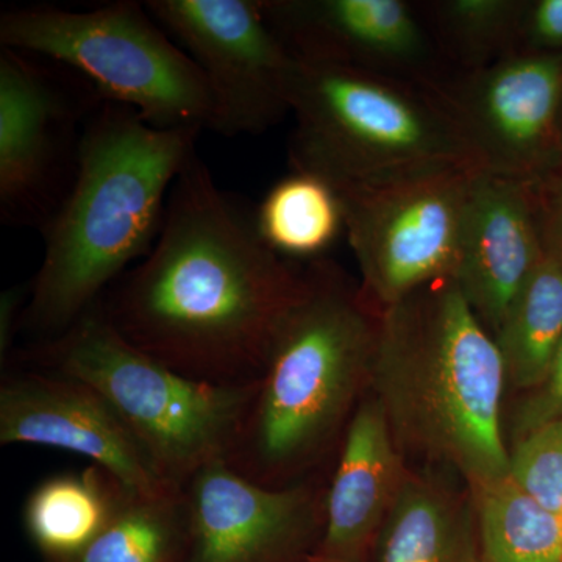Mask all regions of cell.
Segmentation results:
<instances>
[{"mask_svg":"<svg viewBox=\"0 0 562 562\" xmlns=\"http://www.w3.org/2000/svg\"><path fill=\"white\" fill-rule=\"evenodd\" d=\"M379 328L361 283L335 262L308 261L225 460L233 471L268 487L321 476L371 390Z\"/></svg>","mask_w":562,"mask_h":562,"instance_id":"cell-4","label":"cell"},{"mask_svg":"<svg viewBox=\"0 0 562 562\" xmlns=\"http://www.w3.org/2000/svg\"><path fill=\"white\" fill-rule=\"evenodd\" d=\"M302 284L303 269L266 244L255 214L194 155L154 247L98 306L125 341L180 375L247 386L260 380Z\"/></svg>","mask_w":562,"mask_h":562,"instance_id":"cell-1","label":"cell"},{"mask_svg":"<svg viewBox=\"0 0 562 562\" xmlns=\"http://www.w3.org/2000/svg\"><path fill=\"white\" fill-rule=\"evenodd\" d=\"M70 110L21 52H0V209L5 221L49 220Z\"/></svg>","mask_w":562,"mask_h":562,"instance_id":"cell-16","label":"cell"},{"mask_svg":"<svg viewBox=\"0 0 562 562\" xmlns=\"http://www.w3.org/2000/svg\"><path fill=\"white\" fill-rule=\"evenodd\" d=\"M21 361L94 387L177 491L205 465L227 460L257 386L180 375L125 341L98 303L57 338L33 344Z\"/></svg>","mask_w":562,"mask_h":562,"instance_id":"cell-6","label":"cell"},{"mask_svg":"<svg viewBox=\"0 0 562 562\" xmlns=\"http://www.w3.org/2000/svg\"><path fill=\"white\" fill-rule=\"evenodd\" d=\"M27 290L24 286L11 288L3 292L0 297V357L2 362L9 357L11 342H13L16 327H21V308L24 310V303Z\"/></svg>","mask_w":562,"mask_h":562,"instance_id":"cell-28","label":"cell"},{"mask_svg":"<svg viewBox=\"0 0 562 562\" xmlns=\"http://www.w3.org/2000/svg\"><path fill=\"white\" fill-rule=\"evenodd\" d=\"M494 338L509 386L522 392L538 386L562 341V261L554 255L547 251Z\"/></svg>","mask_w":562,"mask_h":562,"instance_id":"cell-19","label":"cell"},{"mask_svg":"<svg viewBox=\"0 0 562 562\" xmlns=\"http://www.w3.org/2000/svg\"><path fill=\"white\" fill-rule=\"evenodd\" d=\"M546 255L536 184L476 171L454 281L492 336Z\"/></svg>","mask_w":562,"mask_h":562,"instance_id":"cell-14","label":"cell"},{"mask_svg":"<svg viewBox=\"0 0 562 562\" xmlns=\"http://www.w3.org/2000/svg\"><path fill=\"white\" fill-rule=\"evenodd\" d=\"M509 479L543 508L562 516V420L513 443Z\"/></svg>","mask_w":562,"mask_h":562,"instance_id":"cell-24","label":"cell"},{"mask_svg":"<svg viewBox=\"0 0 562 562\" xmlns=\"http://www.w3.org/2000/svg\"><path fill=\"white\" fill-rule=\"evenodd\" d=\"M128 492L94 464L83 472L50 476L25 502V532L44 562L70 560L98 538Z\"/></svg>","mask_w":562,"mask_h":562,"instance_id":"cell-18","label":"cell"},{"mask_svg":"<svg viewBox=\"0 0 562 562\" xmlns=\"http://www.w3.org/2000/svg\"><path fill=\"white\" fill-rule=\"evenodd\" d=\"M479 562H562V516L512 482L473 487Z\"/></svg>","mask_w":562,"mask_h":562,"instance_id":"cell-20","label":"cell"},{"mask_svg":"<svg viewBox=\"0 0 562 562\" xmlns=\"http://www.w3.org/2000/svg\"><path fill=\"white\" fill-rule=\"evenodd\" d=\"M157 24L136 2L90 11L25 7L2 14L0 43L76 69L103 101L155 127L211 128L213 98L201 69Z\"/></svg>","mask_w":562,"mask_h":562,"instance_id":"cell-7","label":"cell"},{"mask_svg":"<svg viewBox=\"0 0 562 562\" xmlns=\"http://www.w3.org/2000/svg\"><path fill=\"white\" fill-rule=\"evenodd\" d=\"M328 482L268 487L211 462L181 487V562H306L324 528Z\"/></svg>","mask_w":562,"mask_h":562,"instance_id":"cell-11","label":"cell"},{"mask_svg":"<svg viewBox=\"0 0 562 562\" xmlns=\"http://www.w3.org/2000/svg\"><path fill=\"white\" fill-rule=\"evenodd\" d=\"M479 171L539 184L562 155V54L514 52L442 90Z\"/></svg>","mask_w":562,"mask_h":562,"instance_id":"cell-10","label":"cell"},{"mask_svg":"<svg viewBox=\"0 0 562 562\" xmlns=\"http://www.w3.org/2000/svg\"><path fill=\"white\" fill-rule=\"evenodd\" d=\"M417 9L443 60L469 72L513 54L522 0H427Z\"/></svg>","mask_w":562,"mask_h":562,"instance_id":"cell-22","label":"cell"},{"mask_svg":"<svg viewBox=\"0 0 562 562\" xmlns=\"http://www.w3.org/2000/svg\"><path fill=\"white\" fill-rule=\"evenodd\" d=\"M183 546L181 491L166 497L128 492L98 538L61 562H181Z\"/></svg>","mask_w":562,"mask_h":562,"instance_id":"cell-23","label":"cell"},{"mask_svg":"<svg viewBox=\"0 0 562 562\" xmlns=\"http://www.w3.org/2000/svg\"><path fill=\"white\" fill-rule=\"evenodd\" d=\"M373 562H479L471 494L458 497L432 475L408 471Z\"/></svg>","mask_w":562,"mask_h":562,"instance_id":"cell-17","label":"cell"},{"mask_svg":"<svg viewBox=\"0 0 562 562\" xmlns=\"http://www.w3.org/2000/svg\"><path fill=\"white\" fill-rule=\"evenodd\" d=\"M538 195L541 201L547 251L562 261V155L558 162V173L552 190L547 194L538 192Z\"/></svg>","mask_w":562,"mask_h":562,"instance_id":"cell-27","label":"cell"},{"mask_svg":"<svg viewBox=\"0 0 562 562\" xmlns=\"http://www.w3.org/2000/svg\"><path fill=\"white\" fill-rule=\"evenodd\" d=\"M255 221L266 244L286 260H319L344 232L338 192L328 181L302 171L273 184Z\"/></svg>","mask_w":562,"mask_h":562,"instance_id":"cell-21","label":"cell"},{"mask_svg":"<svg viewBox=\"0 0 562 562\" xmlns=\"http://www.w3.org/2000/svg\"><path fill=\"white\" fill-rule=\"evenodd\" d=\"M144 5L201 69L213 98V131L261 133L290 113L295 58L266 21L260 0H150Z\"/></svg>","mask_w":562,"mask_h":562,"instance_id":"cell-9","label":"cell"},{"mask_svg":"<svg viewBox=\"0 0 562 562\" xmlns=\"http://www.w3.org/2000/svg\"><path fill=\"white\" fill-rule=\"evenodd\" d=\"M408 471L382 406L369 391L333 462L324 528L306 562H373L376 542Z\"/></svg>","mask_w":562,"mask_h":562,"instance_id":"cell-15","label":"cell"},{"mask_svg":"<svg viewBox=\"0 0 562 562\" xmlns=\"http://www.w3.org/2000/svg\"><path fill=\"white\" fill-rule=\"evenodd\" d=\"M292 57L387 74L441 91L454 76L416 2L260 0Z\"/></svg>","mask_w":562,"mask_h":562,"instance_id":"cell-12","label":"cell"},{"mask_svg":"<svg viewBox=\"0 0 562 562\" xmlns=\"http://www.w3.org/2000/svg\"><path fill=\"white\" fill-rule=\"evenodd\" d=\"M288 101L292 168L336 191L447 166L476 169L442 92L416 81L295 58Z\"/></svg>","mask_w":562,"mask_h":562,"instance_id":"cell-5","label":"cell"},{"mask_svg":"<svg viewBox=\"0 0 562 562\" xmlns=\"http://www.w3.org/2000/svg\"><path fill=\"white\" fill-rule=\"evenodd\" d=\"M524 394L509 422L513 443L543 425L562 420V341L542 382Z\"/></svg>","mask_w":562,"mask_h":562,"instance_id":"cell-25","label":"cell"},{"mask_svg":"<svg viewBox=\"0 0 562 562\" xmlns=\"http://www.w3.org/2000/svg\"><path fill=\"white\" fill-rule=\"evenodd\" d=\"M199 132L155 127L106 102L88 122L69 192L44 222L43 265L22 310L21 327L36 342L68 330L132 261L149 254Z\"/></svg>","mask_w":562,"mask_h":562,"instance_id":"cell-2","label":"cell"},{"mask_svg":"<svg viewBox=\"0 0 562 562\" xmlns=\"http://www.w3.org/2000/svg\"><path fill=\"white\" fill-rule=\"evenodd\" d=\"M505 362L454 280L380 310L371 394L405 460L441 465L469 490L509 476Z\"/></svg>","mask_w":562,"mask_h":562,"instance_id":"cell-3","label":"cell"},{"mask_svg":"<svg viewBox=\"0 0 562 562\" xmlns=\"http://www.w3.org/2000/svg\"><path fill=\"white\" fill-rule=\"evenodd\" d=\"M0 443L80 454L136 494H180L161 479L131 428L94 387L50 369L31 364L3 369Z\"/></svg>","mask_w":562,"mask_h":562,"instance_id":"cell-13","label":"cell"},{"mask_svg":"<svg viewBox=\"0 0 562 562\" xmlns=\"http://www.w3.org/2000/svg\"><path fill=\"white\" fill-rule=\"evenodd\" d=\"M476 171L447 166L336 191L362 291L376 308L435 281L454 280Z\"/></svg>","mask_w":562,"mask_h":562,"instance_id":"cell-8","label":"cell"},{"mask_svg":"<svg viewBox=\"0 0 562 562\" xmlns=\"http://www.w3.org/2000/svg\"><path fill=\"white\" fill-rule=\"evenodd\" d=\"M514 52L562 54V0L524 2Z\"/></svg>","mask_w":562,"mask_h":562,"instance_id":"cell-26","label":"cell"}]
</instances>
